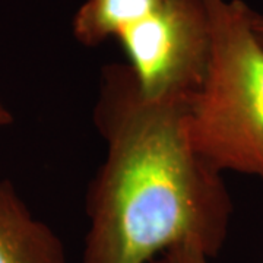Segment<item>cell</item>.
Returning a JSON list of instances; mask_svg holds the SVG:
<instances>
[{"label": "cell", "mask_w": 263, "mask_h": 263, "mask_svg": "<svg viewBox=\"0 0 263 263\" xmlns=\"http://www.w3.org/2000/svg\"><path fill=\"white\" fill-rule=\"evenodd\" d=\"M189 100L146 97L130 66L103 67L94 123L107 154L86 195L81 263H151L183 243L212 259L224 247L233 200L192 145Z\"/></svg>", "instance_id": "1"}, {"label": "cell", "mask_w": 263, "mask_h": 263, "mask_svg": "<svg viewBox=\"0 0 263 263\" xmlns=\"http://www.w3.org/2000/svg\"><path fill=\"white\" fill-rule=\"evenodd\" d=\"M206 73L189 100L193 148L211 167L263 181V44L243 0H206Z\"/></svg>", "instance_id": "2"}, {"label": "cell", "mask_w": 263, "mask_h": 263, "mask_svg": "<svg viewBox=\"0 0 263 263\" xmlns=\"http://www.w3.org/2000/svg\"><path fill=\"white\" fill-rule=\"evenodd\" d=\"M116 38L146 97H192L209 60L206 0H161Z\"/></svg>", "instance_id": "3"}, {"label": "cell", "mask_w": 263, "mask_h": 263, "mask_svg": "<svg viewBox=\"0 0 263 263\" xmlns=\"http://www.w3.org/2000/svg\"><path fill=\"white\" fill-rule=\"evenodd\" d=\"M0 263H66L62 240L32 215L10 180L0 181Z\"/></svg>", "instance_id": "4"}, {"label": "cell", "mask_w": 263, "mask_h": 263, "mask_svg": "<svg viewBox=\"0 0 263 263\" xmlns=\"http://www.w3.org/2000/svg\"><path fill=\"white\" fill-rule=\"evenodd\" d=\"M161 0H85L73 18V35L86 47H97L116 38L138 22Z\"/></svg>", "instance_id": "5"}, {"label": "cell", "mask_w": 263, "mask_h": 263, "mask_svg": "<svg viewBox=\"0 0 263 263\" xmlns=\"http://www.w3.org/2000/svg\"><path fill=\"white\" fill-rule=\"evenodd\" d=\"M209 259L211 257L199 246L183 243L158 254L151 263H209Z\"/></svg>", "instance_id": "6"}, {"label": "cell", "mask_w": 263, "mask_h": 263, "mask_svg": "<svg viewBox=\"0 0 263 263\" xmlns=\"http://www.w3.org/2000/svg\"><path fill=\"white\" fill-rule=\"evenodd\" d=\"M250 22H252V28H253L256 37L263 44V15L252 9V12H250Z\"/></svg>", "instance_id": "7"}, {"label": "cell", "mask_w": 263, "mask_h": 263, "mask_svg": "<svg viewBox=\"0 0 263 263\" xmlns=\"http://www.w3.org/2000/svg\"><path fill=\"white\" fill-rule=\"evenodd\" d=\"M13 123V116L9 110L6 108V105L3 104V101L0 100V129L10 126Z\"/></svg>", "instance_id": "8"}]
</instances>
